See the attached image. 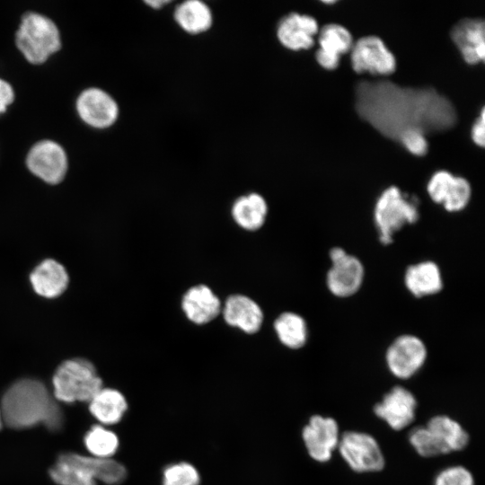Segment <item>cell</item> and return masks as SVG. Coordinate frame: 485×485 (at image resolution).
Returning a JSON list of instances; mask_svg holds the SVG:
<instances>
[{
    "label": "cell",
    "instance_id": "8",
    "mask_svg": "<svg viewBox=\"0 0 485 485\" xmlns=\"http://www.w3.org/2000/svg\"><path fill=\"white\" fill-rule=\"evenodd\" d=\"M331 262L326 275L329 291L338 297H348L355 295L361 287L365 269L356 256L348 253L341 247H333L329 252Z\"/></svg>",
    "mask_w": 485,
    "mask_h": 485
},
{
    "label": "cell",
    "instance_id": "16",
    "mask_svg": "<svg viewBox=\"0 0 485 485\" xmlns=\"http://www.w3.org/2000/svg\"><path fill=\"white\" fill-rule=\"evenodd\" d=\"M450 35L466 63L475 65L484 61L485 26L483 20L463 19L452 28Z\"/></svg>",
    "mask_w": 485,
    "mask_h": 485
},
{
    "label": "cell",
    "instance_id": "26",
    "mask_svg": "<svg viewBox=\"0 0 485 485\" xmlns=\"http://www.w3.org/2000/svg\"><path fill=\"white\" fill-rule=\"evenodd\" d=\"M279 341L292 349L304 347L307 340V325L304 319L292 312L281 313L274 322Z\"/></svg>",
    "mask_w": 485,
    "mask_h": 485
},
{
    "label": "cell",
    "instance_id": "14",
    "mask_svg": "<svg viewBox=\"0 0 485 485\" xmlns=\"http://www.w3.org/2000/svg\"><path fill=\"white\" fill-rule=\"evenodd\" d=\"M76 109L81 119L96 128L110 127L119 113L116 101L108 93L95 87L86 89L79 95Z\"/></svg>",
    "mask_w": 485,
    "mask_h": 485
},
{
    "label": "cell",
    "instance_id": "29",
    "mask_svg": "<svg viewBox=\"0 0 485 485\" xmlns=\"http://www.w3.org/2000/svg\"><path fill=\"white\" fill-rule=\"evenodd\" d=\"M199 482L198 470L186 462L170 464L163 472V485H199Z\"/></svg>",
    "mask_w": 485,
    "mask_h": 485
},
{
    "label": "cell",
    "instance_id": "17",
    "mask_svg": "<svg viewBox=\"0 0 485 485\" xmlns=\"http://www.w3.org/2000/svg\"><path fill=\"white\" fill-rule=\"evenodd\" d=\"M320 48L315 53L318 64L327 70L337 68L340 55L348 52L353 46L349 31L337 23L324 25L318 32Z\"/></svg>",
    "mask_w": 485,
    "mask_h": 485
},
{
    "label": "cell",
    "instance_id": "13",
    "mask_svg": "<svg viewBox=\"0 0 485 485\" xmlns=\"http://www.w3.org/2000/svg\"><path fill=\"white\" fill-rule=\"evenodd\" d=\"M416 407L417 400L413 393L405 387L397 385L375 405L374 412L392 429L400 431L413 422Z\"/></svg>",
    "mask_w": 485,
    "mask_h": 485
},
{
    "label": "cell",
    "instance_id": "18",
    "mask_svg": "<svg viewBox=\"0 0 485 485\" xmlns=\"http://www.w3.org/2000/svg\"><path fill=\"white\" fill-rule=\"evenodd\" d=\"M223 317L229 325L249 334L257 332L263 322L260 305L243 295H233L227 298L223 308Z\"/></svg>",
    "mask_w": 485,
    "mask_h": 485
},
{
    "label": "cell",
    "instance_id": "36",
    "mask_svg": "<svg viewBox=\"0 0 485 485\" xmlns=\"http://www.w3.org/2000/svg\"><path fill=\"white\" fill-rule=\"evenodd\" d=\"M2 427V415H1V410H0V428Z\"/></svg>",
    "mask_w": 485,
    "mask_h": 485
},
{
    "label": "cell",
    "instance_id": "6",
    "mask_svg": "<svg viewBox=\"0 0 485 485\" xmlns=\"http://www.w3.org/2000/svg\"><path fill=\"white\" fill-rule=\"evenodd\" d=\"M16 46L31 64H41L61 47L57 27L49 18L26 13L16 32Z\"/></svg>",
    "mask_w": 485,
    "mask_h": 485
},
{
    "label": "cell",
    "instance_id": "20",
    "mask_svg": "<svg viewBox=\"0 0 485 485\" xmlns=\"http://www.w3.org/2000/svg\"><path fill=\"white\" fill-rule=\"evenodd\" d=\"M172 14L176 25L189 35L204 34L214 23L212 9L201 0L183 1L176 5Z\"/></svg>",
    "mask_w": 485,
    "mask_h": 485
},
{
    "label": "cell",
    "instance_id": "12",
    "mask_svg": "<svg viewBox=\"0 0 485 485\" xmlns=\"http://www.w3.org/2000/svg\"><path fill=\"white\" fill-rule=\"evenodd\" d=\"M26 163L34 175L49 184L59 183L67 171L64 149L51 140L36 143L27 155Z\"/></svg>",
    "mask_w": 485,
    "mask_h": 485
},
{
    "label": "cell",
    "instance_id": "33",
    "mask_svg": "<svg viewBox=\"0 0 485 485\" xmlns=\"http://www.w3.org/2000/svg\"><path fill=\"white\" fill-rule=\"evenodd\" d=\"M472 139L481 147L485 144V110L481 109L480 116L476 119L474 124L472 127Z\"/></svg>",
    "mask_w": 485,
    "mask_h": 485
},
{
    "label": "cell",
    "instance_id": "21",
    "mask_svg": "<svg viewBox=\"0 0 485 485\" xmlns=\"http://www.w3.org/2000/svg\"><path fill=\"white\" fill-rule=\"evenodd\" d=\"M404 283L409 292L419 298L436 295L443 288L441 270L432 260L410 265L404 274Z\"/></svg>",
    "mask_w": 485,
    "mask_h": 485
},
{
    "label": "cell",
    "instance_id": "7",
    "mask_svg": "<svg viewBox=\"0 0 485 485\" xmlns=\"http://www.w3.org/2000/svg\"><path fill=\"white\" fill-rule=\"evenodd\" d=\"M338 451L356 472H376L384 467V456L376 439L368 433L346 431L340 435Z\"/></svg>",
    "mask_w": 485,
    "mask_h": 485
},
{
    "label": "cell",
    "instance_id": "31",
    "mask_svg": "<svg viewBox=\"0 0 485 485\" xmlns=\"http://www.w3.org/2000/svg\"><path fill=\"white\" fill-rule=\"evenodd\" d=\"M434 485H474V478L464 466L453 465L437 473Z\"/></svg>",
    "mask_w": 485,
    "mask_h": 485
},
{
    "label": "cell",
    "instance_id": "27",
    "mask_svg": "<svg viewBox=\"0 0 485 485\" xmlns=\"http://www.w3.org/2000/svg\"><path fill=\"white\" fill-rule=\"evenodd\" d=\"M84 444L93 457L110 458L119 448V438L112 431L95 425L86 433Z\"/></svg>",
    "mask_w": 485,
    "mask_h": 485
},
{
    "label": "cell",
    "instance_id": "11",
    "mask_svg": "<svg viewBox=\"0 0 485 485\" xmlns=\"http://www.w3.org/2000/svg\"><path fill=\"white\" fill-rule=\"evenodd\" d=\"M302 438L310 457L318 463H326L338 448L339 425L333 418L313 415L304 427Z\"/></svg>",
    "mask_w": 485,
    "mask_h": 485
},
{
    "label": "cell",
    "instance_id": "30",
    "mask_svg": "<svg viewBox=\"0 0 485 485\" xmlns=\"http://www.w3.org/2000/svg\"><path fill=\"white\" fill-rule=\"evenodd\" d=\"M409 442L422 457L442 455V451L426 426L417 427L409 434Z\"/></svg>",
    "mask_w": 485,
    "mask_h": 485
},
{
    "label": "cell",
    "instance_id": "5",
    "mask_svg": "<svg viewBox=\"0 0 485 485\" xmlns=\"http://www.w3.org/2000/svg\"><path fill=\"white\" fill-rule=\"evenodd\" d=\"M419 217L418 201L407 197L395 186L385 189L376 200L374 219L380 242L387 245L395 233Z\"/></svg>",
    "mask_w": 485,
    "mask_h": 485
},
{
    "label": "cell",
    "instance_id": "1",
    "mask_svg": "<svg viewBox=\"0 0 485 485\" xmlns=\"http://www.w3.org/2000/svg\"><path fill=\"white\" fill-rule=\"evenodd\" d=\"M356 109L364 120L396 141L406 130L442 132L457 120L453 103L434 88L402 87L385 80L358 83Z\"/></svg>",
    "mask_w": 485,
    "mask_h": 485
},
{
    "label": "cell",
    "instance_id": "15",
    "mask_svg": "<svg viewBox=\"0 0 485 485\" xmlns=\"http://www.w3.org/2000/svg\"><path fill=\"white\" fill-rule=\"evenodd\" d=\"M319 32L317 21L311 15L290 13L278 23L276 35L278 42L293 51L311 48Z\"/></svg>",
    "mask_w": 485,
    "mask_h": 485
},
{
    "label": "cell",
    "instance_id": "23",
    "mask_svg": "<svg viewBox=\"0 0 485 485\" xmlns=\"http://www.w3.org/2000/svg\"><path fill=\"white\" fill-rule=\"evenodd\" d=\"M30 280L38 295L47 298H54L60 295L66 288L68 276L60 263L48 259L34 269Z\"/></svg>",
    "mask_w": 485,
    "mask_h": 485
},
{
    "label": "cell",
    "instance_id": "22",
    "mask_svg": "<svg viewBox=\"0 0 485 485\" xmlns=\"http://www.w3.org/2000/svg\"><path fill=\"white\" fill-rule=\"evenodd\" d=\"M440 447L443 454L464 449L469 443V434L455 419L446 415H436L425 425Z\"/></svg>",
    "mask_w": 485,
    "mask_h": 485
},
{
    "label": "cell",
    "instance_id": "19",
    "mask_svg": "<svg viewBox=\"0 0 485 485\" xmlns=\"http://www.w3.org/2000/svg\"><path fill=\"white\" fill-rule=\"evenodd\" d=\"M181 306L187 318L196 324L211 322L222 309L219 298L205 285L190 287L182 297Z\"/></svg>",
    "mask_w": 485,
    "mask_h": 485
},
{
    "label": "cell",
    "instance_id": "2",
    "mask_svg": "<svg viewBox=\"0 0 485 485\" xmlns=\"http://www.w3.org/2000/svg\"><path fill=\"white\" fill-rule=\"evenodd\" d=\"M1 415L12 428H26L42 423L50 430H59L63 414L46 386L38 380L21 379L13 383L1 401Z\"/></svg>",
    "mask_w": 485,
    "mask_h": 485
},
{
    "label": "cell",
    "instance_id": "3",
    "mask_svg": "<svg viewBox=\"0 0 485 485\" xmlns=\"http://www.w3.org/2000/svg\"><path fill=\"white\" fill-rule=\"evenodd\" d=\"M51 479L59 485H119L127 477L123 464L111 458H97L73 453L62 454L49 470Z\"/></svg>",
    "mask_w": 485,
    "mask_h": 485
},
{
    "label": "cell",
    "instance_id": "25",
    "mask_svg": "<svg viewBox=\"0 0 485 485\" xmlns=\"http://www.w3.org/2000/svg\"><path fill=\"white\" fill-rule=\"evenodd\" d=\"M89 402L91 413L107 425L119 422L128 409L123 394L110 388H102Z\"/></svg>",
    "mask_w": 485,
    "mask_h": 485
},
{
    "label": "cell",
    "instance_id": "32",
    "mask_svg": "<svg viewBox=\"0 0 485 485\" xmlns=\"http://www.w3.org/2000/svg\"><path fill=\"white\" fill-rule=\"evenodd\" d=\"M397 141L414 155L422 156L428 152V144L426 135L419 130H406L401 134Z\"/></svg>",
    "mask_w": 485,
    "mask_h": 485
},
{
    "label": "cell",
    "instance_id": "9",
    "mask_svg": "<svg viewBox=\"0 0 485 485\" xmlns=\"http://www.w3.org/2000/svg\"><path fill=\"white\" fill-rule=\"evenodd\" d=\"M428 350L419 337L404 334L397 337L385 353L386 366L392 375L409 379L418 373L426 362Z\"/></svg>",
    "mask_w": 485,
    "mask_h": 485
},
{
    "label": "cell",
    "instance_id": "4",
    "mask_svg": "<svg viewBox=\"0 0 485 485\" xmlns=\"http://www.w3.org/2000/svg\"><path fill=\"white\" fill-rule=\"evenodd\" d=\"M53 387L55 397L60 401H90L102 389V381L91 362L74 358L57 367Z\"/></svg>",
    "mask_w": 485,
    "mask_h": 485
},
{
    "label": "cell",
    "instance_id": "10",
    "mask_svg": "<svg viewBox=\"0 0 485 485\" xmlns=\"http://www.w3.org/2000/svg\"><path fill=\"white\" fill-rule=\"evenodd\" d=\"M350 50L351 66L357 73L388 75L395 71L394 55L377 36L358 39Z\"/></svg>",
    "mask_w": 485,
    "mask_h": 485
},
{
    "label": "cell",
    "instance_id": "35",
    "mask_svg": "<svg viewBox=\"0 0 485 485\" xmlns=\"http://www.w3.org/2000/svg\"><path fill=\"white\" fill-rule=\"evenodd\" d=\"M148 7L154 10L163 9L170 2L166 0H149L145 2Z\"/></svg>",
    "mask_w": 485,
    "mask_h": 485
},
{
    "label": "cell",
    "instance_id": "28",
    "mask_svg": "<svg viewBox=\"0 0 485 485\" xmlns=\"http://www.w3.org/2000/svg\"><path fill=\"white\" fill-rule=\"evenodd\" d=\"M472 196L469 181L459 176H454L445 192L442 205L448 212H458L466 207Z\"/></svg>",
    "mask_w": 485,
    "mask_h": 485
},
{
    "label": "cell",
    "instance_id": "34",
    "mask_svg": "<svg viewBox=\"0 0 485 485\" xmlns=\"http://www.w3.org/2000/svg\"><path fill=\"white\" fill-rule=\"evenodd\" d=\"M13 99L14 93L12 86L4 80L0 79V114L6 110Z\"/></svg>",
    "mask_w": 485,
    "mask_h": 485
},
{
    "label": "cell",
    "instance_id": "24",
    "mask_svg": "<svg viewBox=\"0 0 485 485\" xmlns=\"http://www.w3.org/2000/svg\"><path fill=\"white\" fill-rule=\"evenodd\" d=\"M267 214V202L256 192L239 197L232 206V216L235 223L249 231L260 229L266 220Z\"/></svg>",
    "mask_w": 485,
    "mask_h": 485
}]
</instances>
